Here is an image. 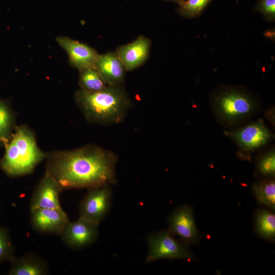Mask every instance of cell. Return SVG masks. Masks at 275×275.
Listing matches in <instances>:
<instances>
[{
	"instance_id": "19",
	"label": "cell",
	"mask_w": 275,
	"mask_h": 275,
	"mask_svg": "<svg viewBox=\"0 0 275 275\" xmlns=\"http://www.w3.org/2000/svg\"><path fill=\"white\" fill-rule=\"evenodd\" d=\"M78 84L80 89L89 92L99 91L107 86L98 71L92 68L79 70Z\"/></svg>"
},
{
	"instance_id": "14",
	"label": "cell",
	"mask_w": 275,
	"mask_h": 275,
	"mask_svg": "<svg viewBox=\"0 0 275 275\" xmlns=\"http://www.w3.org/2000/svg\"><path fill=\"white\" fill-rule=\"evenodd\" d=\"M95 69L107 85L113 86H121L127 71L116 52L99 54Z\"/></svg>"
},
{
	"instance_id": "17",
	"label": "cell",
	"mask_w": 275,
	"mask_h": 275,
	"mask_svg": "<svg viewBox=\"0 0 275 275\" xmlns=\"http://www.w3.org/2000/svg\"><path fill=\"white\" fill-rule=\"evenodd\" d=\"M255 226L257 233L261 237L274 240L275 237V215L268 209H260L255 212Z\"/></svg>"
},
{
	"instance_id": "21",
	"label": "cell",
	"mask_w": 275,
	"mask_h": 275,
	"mask_svg": "<svg viewBox=\"0 0 275 275\" xmlns=\"http://www.w3.org/2000/svg\"><path fill=\"white\" fill-rule=\"evenodd\" d=\"M213 0H186L179 4L178 14L185 18H194L201 15Z\"/></svg>"
},
{
	"instance_id": "16",
	"label": "cell",
	"mask_w": 275,
	"mask_h": 275,
	"mask_svg": "<svg viewBox=\"0 0 275 275\" xmlns=\"http://www.w3.org/2000/svg\"><path fill=\"white\" fill-rule=\"evenodd\" d=\"M256 174L265 178H274L275 175L274 146H266L258 152L255 157Z\"/></svg>"
},
{
	"instance_id": "7",
	"label": "cell",
	"mask_w": 275,
	"mask_h": 275,
	"mask_svg": "<svg viewBox=\"0 0 275 275\" xmlns=\"http://www.w3.org/2000/svg\"><path fill=\"white\" fill-rule=\"evenodd\" d=\"M112 198L110 185L89 189L79 205V217L100 224L111 208Z\"/></svg>"
},
{
	"instance_id": "25",
	"label": "cell",
	"mask_w": 275,
	"mask_h": 275,
	"mask_svg": "<svg viewBox=\"0 0 275 275\" xmlns=\"http://www.w3.org/2000/svg\"><path fill=\"white\" fill-rule=\"evenodd\" d=\"M184 1H185V0H165V1L167 2H171V3H177L178 4L182 3V2H183Z\"/></svg>"
},
{
	"instance_id": "15",
	"label": "cell",
	"mask_w": 275,
	"mask_h": 275,
	"mask_svg": "<svg viewBox=\"0 0 275 275\" xmlns=\"http://www.w3.org/2000/svg\"><path fill=\"white\" fill-rule=\"evenodd\" d=\"M10 262L9 275H46L49 272L47 262L32 252L15 257Z\"/></svg>"
},
{
	"instance_id": "11",
	"label": "cell",
	"mask_w": 275,
	"mask_h": 275,
	"mask_svg": "<svg viewBox=\"0 0 275 275\" xmlns=\"http://www.w3.org/2000/svg\"><path fill=\"white\" fill-rule=\"evenodd\" d=\"M56 40L67 53L71 66L79 71L86 68H95L99 54L93 48L67 36H58Z\"/></svg>"
},
{
	"instance_id": "4",
	"label": "cell",
	"mask_w": 275,
	"mask_h": 275,
	"mask_svg": "<svg viewBox=\"0 0 275 275\" xmlns=\"http://www.w3.org/2000/svg\"><path fill=\"white\" fill-rule=\"evenodd\" d=\"M0 158V169L10 177L31 174L41 162L46 158L47 153L38 147L35 134L26 125L17 127Z\"/></svg>"
},
{
	"instance_id": "22",
	"label": "cell",
	"mask_w": 275,
	"mask_h": 275,
	"mask_svg": "<svg viewBox=\"0 0 275 275\" xmlns=\"http://www.w3.org/2000/svg\"><path fill=\"white\" fill-rule=\"evenodd\" d=\"M14 244L9 230L0 226V264L15 257Z\"/></svg>"
},
{
	"instance_id": "5",
	"label": "cell",
	"mask_w": 275,
	"mask_h": 275,
	"mask_svg": "<svg viewBox=\"0 0 275 275\" xmlns=\"http://www.w3.org/2000/svg\"><path fill=\"white\" fill-rule=\"evenodd\" d=\"M224 134L238 147L237 156L249 160L253 153L263 149L273 140L274 134L261 119L225 131Z\"/></svg>"
},
{
	"instance_id": "9",
	"label": "cell",
	"mask_w": 275,
	"mask_h": 275,
	"mask_svg": "<svg viewBox=\"0 0 275 275\" xmlns=\"http://www.w3.org/2000/svg\"><path fill=\"white\" fill-rule=\"evenodd\" d=\"M168 224V229L186 245L198 243L199 233L191 207L184 205L175 209L169 216Z\"/></svg>"
},
{
	"instance_id": "10",
	"label": "cell",
	"mask_w": 275,
	"mask_h": 275,
	"mask_svg": "<svg viewBox=\"0 0 275 275\" xmlns=\"http://www.w3.org/2000/svg\"><path fill=\"white\" fill-rule=\"evenodd\" d=\"M69 222L68 216L62 208L31 210L32 226L42 234L61 235Z\"/></svg>"
},
{
	"instance_id": "6",
	"label": "cell",
	"mask_w": 275,
	"mask_h": 275,
	"mask_svg": "<svg viewBox=\"0 0 275 275\" xmlns=\"http://www.w3.org/2000/svg\"><path fill=\"white\" fill-rule=\"evenodd\" d=\"M147 241V263L164 259H196L188 246L177 239L168 229L149 234Z\"/></svg>"
},
{
	"instance_id": "12",
	"label": "cell",
	"mask_w": 275,
	"mask_h": 275,
	"mask_svg": "<svg viewBox=\"0 0 275 275\" xmlns=\"http://www.w3.org/2000/svg\"><path fill=\"white\" fill-rule=\"evenodd\" d=\"M62 189L46 172L36 186L30 202V209L62 208L60 194Z\"/></svg>"
},
{
	"instance_id": "2",
	"label": "cell",
	"mask_w": 275,
	"mask_h": 275,
	"mask_svg": "<svg viewBox=\"0 0 275 275\" xmlns=\"http://www.w3.org/2000/svg\"><path fill=\"white\" fill-rule=\"evenodd\" d=\"M209 102L217 122L229 130L242 125L262 109L258 97L241 86H219L211 93Z\"/></svg>"
},
{
	"instance_id": "8",
	"label": "cell",
	"mask_w": 275,
	"mask_h": 275,
	"mask_svg": "<svg viewBox=\"0 0 275 275\" xmlns=\"http://www.w3.org/2000/svg\"><path fill=\"white\" fill-rule=\"evenodd\" d=\"M99 224L79 217L69 222L60 235L64 244L75 250L86 248L93 243L98 235Z\"/></svg>"
},
{
	"instance_id": "18",
	"label": "cell",
	"mask_w": 275,
	"mask_h": 275,
	"mask_svg": "<svg viewBox=\"0 0 275 275\" xmlns=\"http://www.w3.org/2000/svg\"><path fill=\"white\" fill-rule=\"evenodd\" d=\"M253 194L260 204L274 210L275 208V181L274 178H265L255 182Z\"/></svg>"
},
{
	"instance_id": "23",
	"label": "cell",
	"mask_w": 275,
	"mask_h": 275,
	"mask_svg": "<svg viewBox=\"0 0 275 275\" xmlns=\"http://www.w3.org/2000/svg\"><path fill=\"white\" fill-rule=\"evenodd\" d=\"M265 19L272 22L275 19V0H258L254 8Z\"/></svg>"
},
{
	"instance_id": "1",
	"label": "cell",
	"mask_w": 275,
	"mask_h": 275,
	"mask_svg": "<svg viewBox=\"0 0 275 275\" xmlns=\"http://www.w3.org/2000/svg\"><path fill=\"white\" fill-rule=\"evenodd\" d=\"M46 171L62 190L92 188L116 183L118 157L112 151L88 145L47 154Z\"/></svg>"
},
{
	"instance_id": "3",
	"label": "cell",
	"mask_w": 275,
	"mask_h": 275,
	"mask_svg": "<svg viewBox=\"0 0 275 275\" xmlns=\"http://www.w3.org/2000/svg\"><path fill=\"white\" fill-rule=\"evenodd\" d=\"M75 99L89 122L103 125L122 122L131 106L130 100L121 86L107 85L94 92L79 89L75 92Z\"/></svg>"
},
{
	"instance_id": "24",
	"label": "cell",
	"mask_w": 275,
	"mask_h": 275,
	"mask_svg": "<svg viewBox=\"0 0 275 275\" xmlns=\"http://www.w3.org/2000/svg\"><path fill=\"white\" fill-rule=\"evenodd\" d=\"M265 116L270 121L272 124L274 125V109L273 107L267 109L265 112Z\"/></svg>"
},
{
	"instance_id": "13",
	"label": "cell",
	"mask_w": 275,
	"mask_h": 275,
	"mask_svg": "<svg viewBox=\"0 0 275 275\" xmlns=\"http://www.w3.org/2000/svg\"><path fill=\"white\" fill-rule=\"evenodd\" d=\"M151 41L140 35L134 41L118 47L115 51L126 71L134 70L145 63L149 54Z\"/></svg>"
},
{
	"instance_id": "20",
	"label": "cell",
	"mask_w": 275,
	"mask_h": 275,
	"mask_svg": "<svg viewBox=\"0 0 275 275\" xmlns=\"http://www.w3.org/2000/svg\"><path fill=\"white\" fill-rule=\"evenodd\" d=\"M13 113L5 101L0 99V143L4 146L9 141L14 130Z\"/></svg>"
}]
</instances>
